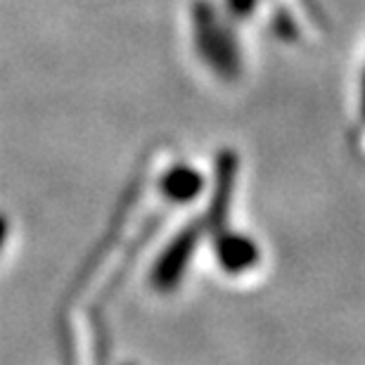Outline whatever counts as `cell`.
Returning a JSON list of instances; mask_svg holds the SVG:
<instances>
[{
	"label": "cell",
	"instance_id": "cell-1",
	"mask_svg": "<svg viewBox=\"0 0 365 365\" xmlns=\"http://www.w3.org/2000/svg\"><path fill=\"white\" fill-rule=\"evenodd\" d=\"M200 225L192 223L190 228H185L173 242L166 247V252L162 254V259L157 261L155 271H152V284L159 292H169L178 284L182 277V271L187 268V261L192 257L197 237H200Z\"/></svg>",
	"mask_w": 365,
	"mask_h": 365
},
{
	"label": "cell",
	"instance_id": "cell-2",
	"mask_svg": "<svg viewBox=\"0 0 365 365\" xmlns=\"http://www.w3.org/2000/svg\"><path fill=\"white\" fill-rule=\"evenodd\" d=\"M216 254L221 266L228 273H242L259 261V247L245 235H228L218 232L216 237Z\"/></svg>",
	"mask_w": 365,
	"mask_h": 365
},
{
	"label": "cell",
	"instance_id": "cell-3",
	"mask_svg": "<svg viewBox=\"0 0 365 365\" xmlns=\"http://www.w3.org/2000/svg\"><path fill=\"white\" fill-rule=\"evenodd\" d=\"M235 176H237V157L232 155V152H223V155L218 157V182H216V195H214V202H211V211H209V225L218 232H221L225 214H228L232 187H235Z\"/></svg>",
	"mask_w": 365,
	"mask_h": 365
},
{
	"label": "cell",
	"instance_id": "cell-4",
	"mask_svg": "<svg viewBox=\"0 0 365 365\" xmlns=\"http://www.w3.org/2000/svg\"><path fill=\"white\" fill-rule=\"evenodd\" d=\"M202 185H204L202 176L195 169H190V166H173L162 180L164 195L169 197L171 202L195 200V197L202 192Z\"/></svg>",
	"mask_w": 365,
	"mask_h": 365
},
{
	"label": "cell",
	"instance_id": "cell-5",
	"mask_svg": "<svg viewBox=\"0 0 365 365\" xmlns=\"http://www.w3.org/2000/svg\"><path fill=\"white\" fill-rule=\"evenodd\" d=\"M7 230H10V225H7V221L3 216H0V247H3L5 237H7Z\"/></svg>",
	"mask_w": 365,
	"mask_h": 365
},
{
	"label": "cell",
	"instance_id": "cell-6",
	"mask_svg": "<svg viewBox=\"0 0 365 365\" xmlns=\"http://www.w3.org/2000/svg\"><path fill=\"white\" fill-rule=\"evenodd\" d=\"M363 116H365V83H363Z\"/></svg>",
	"mask_w": 365,
	"mask_h": 365
}]
</instances>
